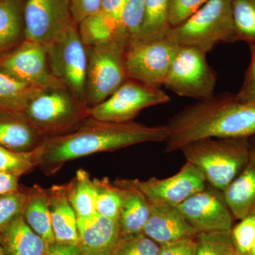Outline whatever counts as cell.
<instances>
[{
    "mask_svg": "<svg viewBox=\"0 0 255 255\" xmlns=\"http://www.w3.org/2000/svg\"><path fill=\"white\" fill-rule=\"evenodd\" d=\"M25 40L48 46L73 22L68 0H26Z\"/></svg>",
    "mask_w": 255,
    "mask_h": 255,
    "instance_id": "obj_13",
    "label": "cell"
},
{
    "mask_svg": "<svg viewBox=\"0 0 255 255\" xmlns=\"http://www.w3.org/2000/svg\"><path fill=\"white\" fill-rule=\"evenodd\" d=\"M177 207L197 233L228 231L233 227L235 219L223 191L209 184Z\"/></svg>",
    "mask_w": 255,
    "mask_h": 255,
    "instance_id": "obj_12",
    "label": "cell"
},
{
    "mask_svg": "<svg viewBox=\"0 0 255 255\" xmlns=\"http://www.w3.org/2000/svg\"><path fill=\"white\" fill-rule=\"evenodd\" d=\"M160 246L143 233L122 236L112 255H158Z\"/></svg>",
    "mask_w": 255,
    "mask_h": 255,
    "instance_id": "obj_32",
    "label": "cell"
},
{
    "mask_svg": "<svg viewBox=\"0 0 255 255\" xmlns=\"http://www.w3.org/2000/svg\"><path fill=\"white\" fill-rule=\"evenodd\" d=\"M43 139L23 112L0 111V145L14 152H29Z\"/></svg>",
    "mask_w": 255,
    "mask_h": 255,
    "instance_id": "obj_18",
    "label": "cell"
},
{
    "mask_svg": "<svg viewBox=\"0 0 255 255\" xmlns=\"http://www.w3.org/2000/svg\"><path fill=\"white\" fill-rule=\"evenodd\" d=\"M26 200L22 216L28 226L48 245L55 242L48 189L39 185L26 188Z\"/></svg>",
    "mask_w": 255,
    "mask_h": 255,
    "instance_id": "obj_22",
    "label": "cell"
},
{
    "mask_svg": "<svg viewBox=\"0 0 255 255\" xmlns=\"http://www.w3.org/2000/svg\"><path fill=\"white\" fill-rule=\"evenodd\" d=\"M36 167L34 150L16 152L0 145V172H9L21 177Z\"/></svg>",
    "mask_w": 255,
    "mask_h": 255,
    "instance_id": "obj_33",
    "label": "cell"
},
{
    "mask_svg": "<svg viewBox=\"0 0 255 255\" xmlns=\"http://www.w3.org/2000/svg\"><path fill=\"white\" fill-rule=\"evenodd\" d=\"M67 195L77 217H87L96 214V189L90 174L78 169L75 177L65 184Z\"/></svg>",
    "mask_w": 255,
    "mask_h": 255,
    "instance_id": "obj_26",
    "label": "cell"
},
{
    "mask_svg": "<svg viewBox=\"0 0 255 255\" xmlns=\"http://www.w3.org/2000/svg\"><path fill=\"white\" fill-rule=\"evenodd\" d=\"M144 21L140 41L168 38L172 30L169 18V0H143Z\"/></svg>",
    "mask_w": 255,
    "mask_h": 255,
    "instance_id": "obj_25",
    "label": "cell"
},
{
    "mask_svg": "<svg viewBox=\"0 0 255 255\" xmlns=\"http://www.w3.org/2000/svg\"><path fill=\"white\" fill-rule=\"evenodd\" d=\"M116 25L115 21L100 10L85 18L78 26L84 44L87 48H92L102 43L113 41Z\"/></svg>",
    "mask_w": 255,
    "mask_h": 255,
    "instance_id": "obj_28",
    "label": "cell"
},
{
    "mask_svg": "<svg viewBox=\"0 0 255 255\" xmlns=\"http://www.w3.org/2000/svg\"><path fill=\"white\" fill-rule=\"evenodd\" d=\"M0 255H6L4 248H3L2 246H1V242H0Z\"/></svg>",
    "mask_w": 255,
    "mask_h": 255,
    "instance_id": "obj_44",
    "label": "cell"
},
{
    "mask_svg": "<svg viewBox=\"0 0 255 255\" xmlns=\"http://www.w3.org/2000/svg\"><path fill=\"white\" fill-rule=\"evenodd\" d=\"M166 125L165 153L203 139L249 138L255 135V104L238 102L232 94H219L187 106Z\"/></svg>",
    "mask_w": 255,
    "mask_h": 255,
    "instance_id": "obj_2",
    "label": "cell"
},
{
    "mask_svg": "<svg viewBox=\"0 0 255 255\" xmlns=\"http://www.w3.org/2000/svg\"><path fill=\"white\" fill-rule=\"evenodd\" d=\"M196 255H228L234 248L231 231L198 233Z\"/></svg>",
    "mask_w": 255,
    "mask_h": 255,
    "instance_id": "obj_31",
    "label": "cell"
},
{
    "mask_svg": "<svg viewBox=\"0 0 255 255\" xmlns=\"http://www.w3.org/2000/svg\"><path fill=\"white\" fill-rule=\"evenodd\" d=\"M170 100L162 89L128 79L107 100L90 108V116L102 122H132L142 110Z\"/></svg>",
    "mask_w": 255,
    "mask_h": 255,
    "instance_id": "obj_9",
    "label": "cell"
},
{
    "mask_svg": "<svg viewBox=\"0 0 255 255\" xmlns=\"http://www.w3.org/2000/svg\"><path fill=\"white\" fill-rule=\"evenodd\" d=\"M243 255L241 254V253H240L239 252H238L236 251V248H233L232 251L230 252L229 255Z\"/></svg>",
    "mask_w": 255,
    "mask_h": 255,
    "instance_id": "obj_43",
    "label": "cell"
},
{
    "mask_svg": "<svg viewBox=\"0 0 255 255\" xmlns=\"http://www.w3.org/2000/svg\"><path fill=\"white\" fill-rule=\"evenodd\" d=\"M252 149L249 138H208L190 142L180 151L207 184L223 191L246 167Z\"/></svg>",
    "mask_w": 255,
    "mask_h": 255,
    "instance_id": "obj_3",
    "label": "cell"
},
{
    "mask_svg": "<svg viewBox=\"0 0 255 255\" xmlns=\"http://www.w3.org/2000/svg\"><path fill=\"white\" fill-rule=\"evenodd\" d=\"M0 242L6 255H47L49 246L28 226L22 215L0 233Z\"/></svg>",
    "mask_w": 255,
    "mask_h": 255,
    "instance_id": "obj_21",
    "label": "cell"
},
{
    "mask_svg": "<svg viewBox=\"0 0 255 255\" xmlns=\"http://www.w3.org/2000/svg\"><path fill=\"white\" fill-rule=\"evenodd\" d=\"M251 47V62L245 75L244 82L236 100L242 103L255 104V44Z\"/></svg>",
    "mask_w": 255,
    "mask_h": 255,
    "instance_id": "obj_37",
    "label": "cell"
},
{
    "mask_svg": "<svg viewBox=\"0 0 255 255\" xmlns=\"http://www.w3.org/2000/svg\"><path fill=\"white\" fill-rule=\"evenodd\" d=\"M143 21V0H128L116 25L113 41L128 49L140 41Z\"/></svg>",
    "mask_w": 255,
    "mask_h": 255,
    "instance_id": "obj_24",
    "label": "cell"
},
{
    "mask_svg": "<svg viewBox=\"0 0 255 255\" xmlns=\"http://www.w3.org/2000/svg\"><path fill=\"white\" fill-rule=\"evenodd\" d=\"M0 72L16 81L41 88L63 84L51 73L46 46L28 40L0 55Z\"/></svg>",
    "mask_w": 255,
    "mask_h": 255,
    "instance_id": "obj_11",
    "label": "cell"
},
{
    "mask_svg": "<svg viewBox=\"0 0 255 255\" xmlns=\"http://www.w3.org/2000/svg\"><path fill=\"white\" fill-rule=\"evenodd\" d=\"M48 191L55 242L79 246L78 217L69 201L66 186L54 185Z\"/></svg>",
    "mask_w": 255,
    "mask_h": 255,
    "instance_id": "obj_19",
    "label": "cell"
},
{
    "mask_svg": "<svg viewBox=\"0 0 255 255\" xmlns=\"http://www.w3.org/2000/svg\"><path fill=\"white\" fill-rule=\"evenodd\" d=\"M178 46L171 38L139 41L126 50L128 78L148 86L161 88Z\"/></svg>",
    "mask_w": 255,
    "mask_h": 255,
    "instance_id": "obj_10",
    "label": "cell"
},
{
    "mask_svg": "<svg viewBox=\"0 0 255 255\" xmlns=\"http://www.w3.org/2000/svg\"><path fill=\"white\" fill-rule=\"evenodd\" d=\"M235 219L241 220L255 209V148L237 177L223 191Z\"/></svg>",
    "mask_w": 255,
    "mask_h": 255,
    "instance_id": "obj_20",
    "label": "cell"
},
{
    "mask_svg": "<svg viewBox=\"0 0 255 255\" xmlns=\"http://www.w3.org/2000/svg\"><path fill=\"white\" fill-rule=\"evenodd\" d=\"M41 87L16 81L0 72V111L21 112Z\"/></svg>",
    "mask_w": 255,
    "mask_h": 255,
    "instance_id": "obj_27",
    "label": "cell"
},
{
    "mask_svg": "<svg viewBox=\"0 0 255 255\" xmlns=\"http://www.w3.org/2000/svg\"><path fill=\"white\" fill-rule=\"evenodd\" d=\"M87 50L86 103L92 108L107 100L128 78L124 47L112 41Z\"/></svg>",
    "mask_w": 255,
    "mask_h": 255,
    "instance_id": "obj_8",
    "label": "cell"
},
{
    "mask_svg": "<svg viewBox=\"0 0 255 255\" xmlns=\"http://www.w3.org/2000/svg\"><path fill=\"white\" fill-rule=\"evenodd\" d=\"M209 0H169V18L172 28L179 26L201 9Z\"/></svg>",
    "mask_w": 255,
    "mask_h": 255,
    "instance_id": "obj_36",
    "label": "cell"
},
{
    "mask_svg": "<svg viewBox=\"0 0 255 255\" xmlns=\"http://www.w3.org/2000/svg\"><path fill=\"white\" fill-rule=\"evenodd\" d=\"M96 189V213L119 220L121 197L118 189L108 177L93 179Z\"/></svg>",
    "mask_w": 255,
    "mask_h": 255,
    "instance_id": "obj_30",
    "label": "cell"
},
{
    "mask_svg": "<svg viewBox=\"0 0 255 255\" xmlns=\"http://www.w3.org/2000/svg\"><path fill=\"white\" fill-rule=\"evenodd\" d=\"M168 133L167 125L102 122L90 117L70 133L43 139L34 150L35 162L50 175L69 161L137 144L165 142Z\"/></svg>",
    "mask_w": 255,
    "mask_h": 255,
    "instance_id": "obj_1",
    "label": "cell"
},
{
    "mask_svg": "<svg viewBox=\"0 0 255 255\" xmlns=\"http://www.w3.org/2000/svg\"><path fill=\"white\" fill-rule=\"evenodd\" d=\"M142 233L159 246L195 238L197 232L177 206L151 204L150 214Z\"/></svg>",
    "mask_w": 255,
    "mask_h": 255,
    "instance_id": "obj_16",
    "label": "cell"
},
{
    "mask_svg": "<svg viewBox=\"0 0 255 255\" xmlns=\"http://www.w3.org/2000/svg\"><path fill=\"white\" fill-rule=\"evenodd\" d=\"M236 41L255 44V0H231Z\"/></svg>",
    "mask_w": 255,
    "mask_h": 255,
    "instance_id": "obj_29",
    "label": "cell"
},
{
    "mask_svg": "<svg viewBox=\"0 0 255 255\" xmlns=\"http://www.w3.org/2000/svg\"><path fill=\"white\" fill-rule=\"evenodd\" d=\"M231 229V237L236 251L250 255L255 241V209L239 220Z\"/></svg>",
    "mask_w": 255,
    "mask_h": 255,
    "instance_id": "obj_34",
    "label": "cell"
},
{
    "mask_svg": "<svg viewBox=\"0 0 255 255\" xmlns=\"http://www.w3.org/2000/svg\"><path fill=\"white\" fill-rule=\"evenodd\" d=\"M25 2L26 0H0V55L25 40Z\"/></svg>",
    "mask_w": 255,
    "mask_h": 255,
    "instance_id": "obj_23",
    "label": "cell"
},
{
    "mask_svg": "<svg viewBox=\"0 0 255 255\" xmlns=\"http://www.w3.org/2000/svg\"><path fill=\"white\" fill-rule=\"evenodd\" d=\"M68 2L72 18L77 25L102 9V0H68Z\"/></svg>",
    "mask_w": 255,
    "mask_h": 255,
    "instance_id": "obj_38",
    "label": "cell"
},
{
    "mask_svg": "<svg viewBox=\"0 0 255 255\" xmlns=\"http://www.w3.org/2000/svg\"><path fill=\"white\" fill-rule=\"evenodd\" d=\"M19 177L9 172H0V196L18 191L21 187L18 184Z\"/></svg>",
    "mask_w": 255,
    "mask_h": 255,
    "instance_id": "obj_40",
    "label": "cell"
},
{
    "mask_svg": "<svg viewBox=\"0 0 255 255\" xmlns=\"http://www.w3.org/2000/svg\"><path fill=\"white\" fill-rule=\"evenodd\" d=\"M128 0H102V10L116 22Z\"/></svg>",
    "mask_w": 255,
    "mask_h": 255,
    "instance_id": "obj_41",
    "label": "cell"
},
{
    "mask_svg": "<svg viewBox=\"0 0 255 255\" xmlns=\"http://www.w3.org/2000/svg\"><path fill=\"white\" fill-rule=\"evenodd\" d=\"M23 112L44 138L70 133L91 117L90 107L63 84L42 89Z\"/></svg>",
    "mask_w": 255,
    "mask_h": 255,
    "instance_id": "obj_4",
    "label": "cell"
},
{
    "mask_svg": "<svg viewBox=\"0 0 255 255\" xmlns=\"http://www.w3.org/2000/svg\"><path fill=\"white\" fill-rule=\"evenodd\" d=\"M217 76L206 53L191 47L178 46L163 86L180 97L198 101L214 96Z\"/></svg>",
    "mask_w": 255,
    "mask_h": 255,
    "instance_id": "obj_7",
    "label": "cell"
},
{
    "mask_svg": "<svg viewBox=\"0 0 255 255\" xmlns=\"http://www.w3.org/2000/svg\"><path fill=\"white\" fill-rule=\"evenodd\" d=\"M78 231L83 255H112L122 236L119 220L97 213L78 218Z\"/></svg>",
    "mask_w": 255,
    "mask_h": 255,
    "instance_id": "obj_15",
    "label": "cell"
},
{
    "mask_svg": "<svg viewBox=\"0 0 255 255\" xmlns=\"http://www.w3.org/2000/svg\"><path fill=\"white\" fill-rule=\"evenodd\" d=\"M169 38L177 46L206 54L220 43L236 41L231 0H209L190 18L172 28Z\"/></svg>",
    "mask_w": 255,
    "mask_h": 255,
    "instance_id": "obj_5",
    "label": "cell"
},
{
    "mask_svg": "<svg viewBox=\"0 0 255 255\" xmlns=\"http://www.w3.org/2000/svg\"><path fill=\"white\" fill-rule=\"evenodd\" d=\"M47 255H83L78 246L57 243L48 246Z\"/></svg>",
    "mask_w": 255,
    "mask_h": 255,
    "instance_id": "obj_42",
    "label": "cell"
},
{
    "mask_svg": "<svg viewBox=\"0 0 255 255\" xmlns=\"http://www.w3.org/2000/svg\"><path fill=\"white\" fill-rule=\"evenodd\" d=\"M46 47L53 76L79 102L87 105V50L80 37L78 25L74 21L70 23Z\"/></svg>",
    "mask_w": 255,
    "mask_h": 255,
    "instance_id": "obj_6",
    "label": "cell"
},
{
    "mask_svg": "<svg viewBox=\"0 0 255 255\" xmlns=\"http://www.w3.org/2000/svg\"><path fill=\"white\" fill-rule=\"evenodd\" d=\"M135 181L151 204L174 206L182 204L207 185L202 172L188 162L177 174L165 179L151 177L147 180Z\"/></svg>",
    "mask_w": 255,
    "mask_h": 255,
    "instance_id": "obj_14",
    "label": "cell"
},
{
    "mask_svg": "<svg viewBox=\"0 0 255 255\" xmlns=\"http://www.w3.org/2000/svg\"><path fill=\"white\" fill-rule=\"evenodd\" d=\"M113 183L121 197L119 222L122 236L142 233L150 216L151 203L137 187L135 179H118Z\"/></svg>",
    "mask_w": 255,
    "mask_h": 255,
    "instance_id": "obj_17",
    "label": "cell"
},
{
    "mask_svg": "<svg viewBox=\"0 0 255 255\" xmlns=\"http://www.w3.org/2000/svg\"><path fill=\"white\" fill-rule=\"evenodd\" d=\"M158 255H196V237L161 245Z\"/></svg>",
    "mask_w": 255,
    "mask_h": 255,
    "instance_id": "obj_39",
    "label": "cell"
},
{
    "mask_svg": "<svg viewBox=\"0 0 255 255\" xmlns=\"http://www.w3.org/2000/svg\"><path fill=\"white\" fill-rule=\"evenodd\" d=\"M250 255H255V241L254 244H253V248H252L251 253Z\"/></svg>",
    "mask_w": 255,
    "mask_h": 255,
    "instance_id": "obj_45",
    "label": "cell"
},
{
    "mask_svg": "<svg viewBox=\"0 0 255 255\" xmlns=\"http://www.w3.org/2000/svg\"><path fill=\"white\" fill-rule=\"evenodd\" d=\"M26 200V188L0 196V233L18 216L22 215Z\"/></svg>",
    "mask_w": 255,
    "mask_h": 255,
    "instance_id": "obj_35",
    "label": "cell"
}]
</instances>
